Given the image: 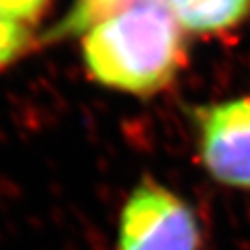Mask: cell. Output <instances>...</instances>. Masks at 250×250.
I'll list each match as a JSON object with an SVG mask.
<instances>
[{
	"label": "cell",
	"instance_id": "1",
	"mask_svg": "<svg viewBox=\"0 0 250 250\" xmlns=\"http://www.w3.org/2000/svg\"><path fill=\"white\" fill-rule=\"evenodd\" d=\"M83 63L100 85L150 97L188 63L186 30L170 0H123L83 34Z\"/></svg>",
	"mask_w": 250,
	"mask_h": 250
},
{
	"label": "cell",
	"instance_id": "2",
	"mask_svg": "<svg viewBox=\"0 0 250 250\" xmlns=\"http://www.w3.org/2000/svg\"><path fill=\"white\" fill-rule=\"evenodd\" d=\"M202 228L184 198L143 180L123 206L117 250H200Z\"/></svg>",
	"mask_w": 250,
	"mask_h": 250
},
{
	"label": "cell",
	"instance_id": "3",
	"mask_svg": "<svg viewBox=\"0 0 250 250\" xmlns=\"http://www.w3.org/2000/svg\"><path fill=\"white\" fill-rule=\"evenodd\" d=\"M202 167L226 188L250 191V95L193 107Z\"/></svg>",
	"mask_w": 250,
	"mask_h": 250
},
{
	"label": "cell",
	"instance_id": "4",
	"mask_svg": "<svg viewBox=\"0 0 250 250\" xmlns=\"http://www.w3.org/2000/svg\"><path fill=\"white\" fill-rule=\"evenodd\" d=\"M188 34L217 36L239 28L250 17V0H170Z\"/></svg>",
	"mask_w": 250,
	"mask_h": 250
},
{
	"label": "cell",
	"instance_id": "5",
	"mask_svg": "<svg viewBox=\"0 0 250 250\" xmlns=\"http://www.w3.org/2000/svg\"><path fill=\"white\" fill-rule=\"evenodd\" d=\"M121 2L123 0H74L72 9L58 22V26L46 34V39L56 41L62 37L83 36L99 19Z\"/></svg>",
	"mask_w": 250,
	"mask_h": 250
},
{
	"label": "cell",
	"instance_id": "6",
	"mask_svg": "<svg viewBox=\"0 0 250 250\" xmlns=\"http://www.w3.org/2000/svg\"><path fill=\"white\" fill-rule=\"evenodd\" d=\"M30 45L32 34L28 26L0 17V67L15 62Z\"/></svg>",
	"mask_w": 250,
	"mask_h": 250
},
{
	"label": "cell",
	"instance_id": "7",
	"mask_svg": "<svg viewBox=\"0 0 250 250\" xmlns=\"http://www.w3.org/2000/svg\"><path fill=\"white\" fill-rule=\"evenodd\" d=\"M50 0H0V17L22 26L34 24Z\"/></svg>",
	"mask_w": 250,
	"mask_h": 250
}]
</instances>
